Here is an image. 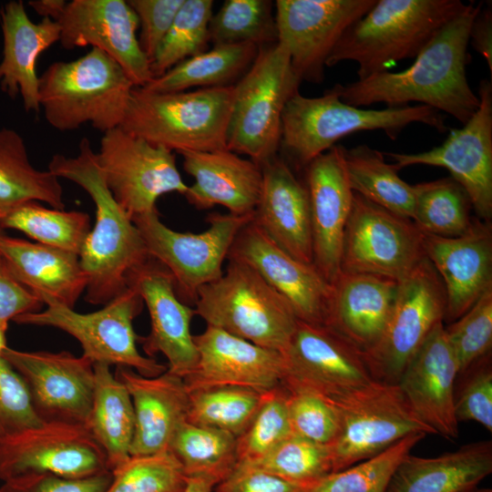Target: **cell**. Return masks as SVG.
Returning <instances> with one entry per match:
<instances>
[{
    "mask_svg": "<svg viewBox=\"0 0 492 492\" xmlns=\"http://www.w3.org/2000/svg\"><path fill=\"white\" fill-rule=\"evenodd\" d=\"M483 4H466L416 55L415 62L400 72L384 71L341 85V99L362 108L384 103L387 108L417 102L445 112L462 125L479 106L466 77L468 36Z\"/></svg>",
    "mask_w": 492,
    "mask_h": 492,
    "instance_id": "6da1fadb",
    "label": "cell"
},
{
    "mask_svg": "<svg viewBox=\"0 0 492 492\" xmlns=\"http://www.w3.org/2000/svg\"><path fill=\"white\" fill-rule=\"evenodd\" d=\"M47 169L77 184L95 204V224L79 260L87 277L86 301L105 305L128 287V274L149 259L144 241L109 190L88 138L80 140L76 156L55 154Z\"/></svg>",
    "mask_w": 492,
    "mask_h": 492,
    "instance_id": "7a4b0ae2",
    "label": "cell"
},
{
    "mask_svg": "<svg viewBox=\"0 0 492 492\" xmlns=\"http://www.w3.org/2000/svg\"><path fill=\"white\" fill-rule=\"evenodd\" d=\"M466 3L461 0H376L341 37L326 61L358 65V79L415 57Z\"/></svg>",
    "mask_w": 492,
    "mask_h": 492,
    "instance_id": "3957f363",
    "label": "cell"
},
{
    "mask_svg": "<svg viewBox=\"0 0 492 492\" xmlns=\"http://www.w3.org/2000/svg\"><path fill=\"white\" fill-rule=\"evenodd\" d=\"M341 84L315 97L299 91L286 103L282 116L280 147L306 166L340 138L363 130H383L395 139L408 125L421 123L439 132L447 128L443 115L424 105L365 109L341 99Z\"/></svg>",
    "mask_w": 492,
    "mask_h": 492,
    "instance_id": "277c9868",
    "label": "cell"
},
{
    "mask_svg": "<svg viewBox=\"0 0 492 492\" xmlns=\"http://www.w3.org/2000/svg\"><path fill=\"white\" fill-rule=\"evenodd\" d=\"M135 87L117 61L91 48L77 59L46 68L39 77V106L55 129L90 124L105 133L121 126Z\"/></svg>",
    "mask_w": 492,
    "mask_h": 492,
    "instance_id": "5b68a950",
    "label": "cell"
},
{
    "mask_svg": "<svg viewBox=\"0 0 492 492\" xmlns=\"http://www.w3.org/2000/svg\"><path fill=\"white\" fill-rule=\"evenodd\" d=\"M232 97L233 86L166 93L136 87L120 128L179 154L227 149Z\"/></svg>",
    "mask_w": 492,
    "mask_h": 492,
    "instance_id": "8992f818",
    "label": "cell"
},
{
    "mask_svg": "<svg viewBox=\"0 0 492 492\" xmlns=\"http://www.w3.org/2000/svg\"><path fill=\"white\" fill-rule=\"evenodd\" d=\"M195 314L207 326L282 353L298 318L284 297L248 265L229 260L223 275L198 292Z\"/></svg>",
    "mask_w": 492,
    "mask_h": 492,
    "instance_id": "52a82bcc",
    "label": "cell"
},
{
    "mask_svg": "<svg viewBox=\"0 0 492 492\" xmlns=\"http://www.w3.org/2000/svg\"><path fill=\"white\" fill-rule=\"evenodd\" d=\"M301 82L282 44L261 46L253 63L233 85L227 149L261 166L275 158L284 107L299 91Z\"/></svg>",
    "mask_w": 492,
    "mask_h": 492,
    "instance_id": "ba28073f",
    "label": "cell"
},
{
    "mask_svg": "<svg viewBox=\"0 0 492 492\" xmlns=\"http://www.w3.org/2000/svg\"><path fill=\"white\" fill-rule=\"evenodd\" d=\"M45 310L15 317L18 324L47 326L64 331L77 339L83 356L94 364L128 367L146 377L158 376L168 366L142 355L138 347L133 321L143 308L138 292L128 286L96 312L81 313L53 301Z\"/></svg>",
    "mask_w": 492,
    "mask_h": 492,
    "instance_id": "9c48e42d",
    "label": "cell"
},
{
    "mask_svg": "<svg viewBox=\"0 0 492 492\" xmlns=\"http://www.w3.org/2000/svg\"><path fill=\"white\" fill-rule=\"evenodd\" d=\"M331 401L340 420L329 446L332 472L373 457L408 436L433 435L395 384L372 380Z\"/></svg>",
    "mask_w": 492,
    "mask_h": 492,
    "instance_id": "30bf717a",
    "label": "cell"
},
{
    "mask_svg": "<svg viewBox=\"0 0 492 492\" xmlns=\"http://www.w3.org/2000/svg\"><path fill=\"white\" fill-rule=\"evenodd\" d=\"M253 213L236 215L213 212L207 230L180 232L166 226L158 210L133 219L150 258L171 274L176 292L182 301L194 302L203 286L223 275L222 265L241 230Z\"/></svg>",
    "mask_w": 492,
    "mask_h": 492,
    "instance_id": "8fae6325",
    "label": "cell"
},
{
    "mask_svg": "<svg viewBox=\"0 0 492 492\" xmlns=\"http://www.w3.org/2000/svg\"><path fill=\"white\" fill-rule=\"evenodd\" d=\"M446 305L442 281L425 258L399 282L396 298L381 336L363 354L374 380L397 384L430 333L444 322Z\"/></svg>",
    "mask_w": 492,
    "mask_h": 492,
    "instance_id": "7c38bea8",
    "label": "cell"
},
{
    "mask_svg": "<svg viewBox=\"0 0 492 492\" xmlns=\"http://www.w3.org/2000/svg\"><path fill=\"white\" fill-rule=\"evenodd\" d=\"M424 237L412 220L354 193L343 234L340 272L400 282L426 258Z\"/></svg>",
    "mask_w": 492,
    "mask_h": 492,
    "instance_id": "4fadbf2b",
    "label": "cell"
},
{
    "mask_svg": "<svg viewBox=\"0 0 492 492\" xmlns=\"http://www.w3.org/2000/svg\"><path fill=\"white\" fill-rule=\"evenodd\" d=\"M97 159L114 199L132 220L158 210L160 196H184L188 190L172 151L120 127L104 133Z\"/></svg>",
    "mask_w": 492,
    "mask_h": 492,
    "instance_id": "5bb4252c",
    "label": "cell"
},
{
    "mask_svg": "<svg viewBox=\"0 0 492 492\" xmlns=\"http://www.w3.org/2000/svg\"><path fill=\"white\" fill-rule=\"evenodd\" d=\"M479 106L460 128L449 130L437 147L418 153L385 152L398 170L413 165L447 169L468 195L478 219L492 218V85L483 79L478 88Z\"/></svg>",
    "mask_w": 492,
    "mask_h": 492,
    "instance_id": "9a60e30c",
    "label": "cell"
},
{
    "mask_svg": "<svg viewBox=\"0 0 492 492\" xmlns=\"http://www.w3.org/2000/svg\"><path fill=\"white\" fill-rule=\"evenodd\" d=\"M376 0H277V42L301 81L321 83L332 51Z\"/></svg>",
    "mask_w": 492,
    "mask_h": 492,
    "instance_id": "2e32d148",
    "label": "cell"
},
{
    "mask_svg": "<svg viewBox=\"0 0 492 492\" xmlns=\"http://www.w3.org/2000/svg\"><path fill=\"white\" fill-rule=\"evenodd\" d=\"M1 356L21 375L44 423L87 427L95 372L87 358L69 352H26L5 347Z\"/></svg>",
    "mask_w": 492,
    "mask_h": 492,
    "instance_id": "e0dca14e",
    "label": "cell"
},
{
    "mask_svg": "<svg viewBox=\"0 0 492 492\" xmlns=\"http://www.w3.org/2000/svg\"><path fill=\"white\" fill-rule=\"evenodd\" d=\"M282 354L287 389L332 400L374 380L362 353L324 324L298 320Z\"/></svg>",
    "mask_w": 492,
    "mask_h": 492,
    "instance_id": "ac0fdd59",
    "label": "cell"
},
{
    "mask_svg": "<svg viewBox=\"0 0 492 492\" xmlns=\"http://www.w3.org/2000/svg\"><path fill=\"white\" fill-rule=\"evenodd\" d=\"M109 471L106 455L84 425L43 423L0 442V480L28 473L82 478Z\"/></svg>",
    "mask_w": 492,
    "mask_h": 492,
    "instance_id": "d6986e66",
    "label": "cell"
},
{
    "mask_svg": "<svg viewBox=\"0 0 492 492\" xmlns=\"http://www.w3.org/2000/svg\"><path fill=\"white\" fill-rule=\"evenodd\" d=\"M57 23L63 48L91 46L117 61L135 87L152 80L150 62L137 37L138 19L128 1L72 0Z\"/></svg>",
    "mask_w": 492,
    "mask_h": 492,
    "instance_id": "ffe728a7",
    "label": "cell"
},
{
    "mask_svg": "<svg viewBox=\"0 0 492 492\" xmlns=\"http://www.w3.org/2000/svg\"><path fill=\"white\" fill-rule=\"evenodd\" d=\"M127 286L141 296L150 318V332L138 342L149 357L162 354L168 372L185 378L195 368L198 351L190 323L195 310L178 296L170 272L149 257L128 276Z\"/></svg>",
    "mask_w": 492,
    "mask_h": 492,
    "instance_id": "44dd1931",
    "label": "cell"
},
{
    "mask_svg": "<svg viewBox=\"0 0 492 492\" xmlns=\"http://www.w3.org/2000/svg\"><path fill=\"white\" fill-rule=\"evenodd\" d=\"M228 260L241 261L253 269L286 299L299 320L323 324L331 284L313 264L291 256L253 220L237 235Z\"/></svg>",
    "mask_w": 492,
    "mask_h": 492,
    "instance_id": "7402d4cb",
    "label": "cell"
},
{
    "mask_svg": "<svg viewBox=\"0 0 492 492\" xmlns=\"http://www.w3.org/2000/svg\"><path fill=\"white\" fill-rule=\"evenodd\" d=\"M198 361L183 378L189 392L217 386H241L261 393L282 384V353L256 345L220 329L207 326L194 335Z\"/></svg>",
    "mask_w": 492,
    "mask_h": 492,
    "instance_id": "603a6c76",
    "label": "cell"
},
{
    "mask_svg": "<svg viewBox=\"0 0 492 492\" xmlns=\"http://www.w3.org/2000/svg\"><path fill=\"white\" fill-rule=\"evenodd\" d=\"M305 169L313 263L331 284L340 272L343 234L354 196L345 171L343 146H333Z\"/></svg>",
    "mask_w": 492,
    "mask_h": 492,
    "instance_id": "cb8c5ba5",
    "label": "cell"
},
{
    "mask_svg": "<svg viewBox=\"0 0 492 492\" xmlns=\"http://www.w3.org/2000/svg\"><path fill=\"white\" fill-rule=\"evenodd\" d=\"M424 246L445 289L444 321L452 323L492 289L491 224L475 219L468 231L457 237L425 234Z\"/></svg>",
    "mask_w": 492,
    "mask_h": 492,
    "instance_id": "d4e9b609",
    "label": "cell"
},
{
    "mask_svg": "<svg viewBox=\"0 0 492 492\" xmlns=\"http://www.w3.org/2000/svg\"><path fill=\"white\" fill-rule=\"evenodd\" d=\"M458 374V364L441 322L397 383L415 415L433 435L448 440H455L459 435V423L455 415V381Z\"/></svg>",
    "mask_w": 492,
    "mask_h": 492,
    "instance_id": "484cf974",
    "label": "cell"
},
{
    "mask_svg": "<svg viewBox=\"0 0 492 492\" xmlns=\"http://www.w3.org/2000/svg\"><path fill=\"white\" fill-rule=\"evenodd\" d=\"M115 376L128 389L134 408L130 456L168 451L175 433L188 417L190 393L183 378L168 370L146 377L128 367H117Z\"/></svg>",
    "mask_w": 492,
    "mask_h": 492,
    "instance_id": "4316f807",
    "label": "cell"
},
{
    "mask_svg": "<svg viewBox=\"0 0 492 492\" xmlns=\"http://www.w3.org/2000/svg\"><path fill=\"white\" fill-rule=\"evenodd\" d=\"M398 286L387 277L340 272L331 283L323 324L363 354L381 336Z\"/></svg>",
    "mask_w": 492,
    "mask_h": 492,
    "instance_id": "83f0119b",
    "label": "cell"
},
{
    "mask_svg": "<svg viewBox=\"0 0 492 492\" xmlns=\"http://www.w3.org/2000/svg\"><path fill=\"white\" fill-rule=\"evenodd\" d=\"M261 167L262 183L253 222L291 256L313 264L310 204L305 185L277 156Z\"/></svg>",
    "mask_w": 492,
    "mask_h": 492,
    "instance_id": "f1b7e54d",
    "label": "cell"
},
{
    "mask_svg": "<svg viewBox=\"0 0 492 492\" xmlns=\"http://www.w3.org/2000/svg\"><path fill=\"white\" fill-rule=\"evenodd\" d=\"M179 155L193 178L184 194L189 203L199 210L220 205L236 215L254 212L262 183L261 165L228 149Z\"/></svg>",
    "mask_w": 492,
    "mask_h": 492,
    "instance_id": "f546056e",
    "label": "cell"
},
{
    "mask_svg": "<svg viewBox=\"0 0 492 492\" xmlns=\"http://www.w3.org/2000/svg\"><path fill=\"white\" fill-rule=\"evenodd\" d=\"M3 51L0 61V89L12 99L21 97L26 112L37 114L39 56L59 42V24L50 18L34 23L21 0L6 3L0 13Z\"/></svg>",
    "mask_w": 492,
    "mask_h": 492,
    "instance_id": "4dcf8cb0",
    "label": "cell"
},
{
    "mask_svg": "<svg viewBox=\"0 0 492 492\" xmlns=\"http://www.w3.org/2000/svg\"><path fill=\"white\" fill-rule=\"evenodd\" d=\"M0 253L17 280L43 302L74 309L87 289V277L77 254L6 234L0 237Z\"/></svg>",
    "mask_w": 492,
    "mask_h": 492,
    "instance_id": "1f68e13d",
    "label": "cell"
},
{
    "mask_svg": "<svg viewBox=\"0 0 492 492\" xmlns=\"http://www.w3.org/2000/svg\"><path fill=\"white\" fill-rule=\"evenodd\" d=\"M492 473V442L478 441L435 457L406 455L386 492H477Z\"/></svg>",
    "mask_w": 492,
    "mask_h": 492,
    "instance_id": "d6a6232c",
    "label": "cell"
},
{
    "mask_svg": "<svg viewBox=\"0 0 492 492\" xmlns=\"http://www.w3.org/2000/svg\"><path fill=\"white\" fill-rule=\"evenodd\" d=\"M94 395L87 428L103 449L110 472L130 457L135 414L126 386L110 366L94 364Z\"/></svg>",
    "mask_w": 492,
    "mask_h": 492,
    "instance_id": "836d02e7",
    "label": "cell"
},
{
    "mask_svg": "<svg viewBox=\"0 0 492 492\" xmlns=\"http://www.w3.org/2000/svg\"><path fill=\"white\" fill-rule=\"evenodd\" d=\"M29 201L64 210L62 185L48 169H36L23 137L4 127L0 128V220Z\"/></svg>",
    "mask_w": 492,
    "mask_h": 492,
    "instance_id": "e575fe53",
    "label": "cell"
},
{
    "mask_svg": "<svg viewBox=\"0 0 492 492\" xmlns=\"http://www.w3.org/2000/svg\"><path fill=\"white\" fill-rule=\"evenodd\" d=\"M259 48L252 44L213 46L152 78L142 88L166 93L233 86L253 63Z\"/></svg>",
    "mask_w": 492,
    "mask_h": 492,
    "instance_id": "d590c367",
    "label": "cell"
},
{
    "mask_svg": "<svg viewBox=\"0 0 492 492\" xmlns=\"http://www.w3.org/2000/svg\"><path fill=\"white\" fill-rule=\"evenodd\" d=\"M344 167L354 193L399 216L413 220L415 186L398 176L384 153L367 145L343 147Z\"/></svg>",
    "mask_w": 492,
    "mask_h": 492,
    "instance_id": "8d00e7d4",
    "label": "cell"
},
{
    "mask_svg": "<svg viewBox=\"0 0 492 492\" xmlns=\"http://www.w3.org/2000/svg\"><path fill=\"white\" fill-rule=\"evenodd\" d=\"M169 450L176 456L189 478L222 481L238 462L237 437L215 429L183 423L175 433Z\"/></svg>",
    "mask_w": 492,
    "mask_h": 492,
    "instance_id": "74e56055",
    "label": "cell"
},
{
    "mask_svg": "<svg viewBox=\"0 0 492 492\" xmlns=\"http://www.w3.org/2000/svg\"><path fill=\"white\" fill-rule=\"evenodd\" d=\"M0 226L4 230L19 231L38 243L78 256L91 231L87 213L49 209L38 201L21 205L3 218Z\"/></svg>",
    "mask_w": 492,
    "mask_h": 492,
    "instance_id": "f35d334b",
    "label": "cell"
},
{
    "mask_svg": "<svg viewBox=\"0 0 492 492\" xmlns=\"http://www.w3.org/2000/svg\"><path fill=\"white\" fill-rule=\"evenodd\" d=\"M413 221L425 234L457 237L466 233L474 219L465 190L451 177L415 184Z\"/></svg>",
    "mask_w": 492,
    "mask_h": 492,
    "instance_id": "ab89813d",
    "label": "cell"
},
{
    "mask_svg": "<svg viewBox=\"0 0 492 492\" xmlns=\"http://www.w3.org/2000/svg\"><path fill=\"white\" fill-rule=\"evenodd\" d=\"M187 421L239 437L258 411L264 393L241 386L190 391Z\"/></svg>",
    "mask_w": 492,
    "mask_h": 492,
    "instance_id": "60d3db41",
    "label": "cell"
},
{
    "mask_svg": "<svg viewBox=\"0 0 492 492\" xmlns=\"http://www.w3.org/2000/svg\"><path fill=\"white\" fill-rule=\"evenodd\" d=\"M425 436H408L373 457L323 476L300 492H386L399 463Z\"/></svg>",
    "mask_w": 492,
    "mask_h": 492,
    "instance_id": "b9f144b4",
    "label": "cell"
},
{
    "mask_svg": "<svg viewBox=\"0 0 492 492\" xmlns=\"http://www.w3.org/2000/svg\"><path fill=\"white\" fill-rule=\"evenodd\" d=\"M274 4L270 0H227L213 15L210 41L213 46L252 44L259 47L277 42Z\"/></svg>",
    "mask_w": 492,
    "mask_h": 492,
    "instance_id": "7bdbcfd3",
    "label": "cell"
},
{
    "mask_svg": "<svg viewBox=\"0 0 492 492\" xmlns=\"http://www.w3.org/2000/svg\"><path fill=\"white\" fill-rule=\"evenodd\" d=\"M212 7V0H184L150 62L153 78L207 50Z\"/></svg>",
    "mask_w": 492,
    "mask_h": 492,
    "instance_id": "ee69618b",
    "label": "cell"
},
{
    "mask_svg": "<svg viewBox=\"0 0 492 492\" xmlns=\"http://www.w3.org/2000/svg\"><path fill=\"white\" fill-rule=\"evenodd\" d=\"M251 463L301 488L332 472L328 446L292 434Z\"/></svg>",
    "mask_w": 492,
    "mask_h": 492,
    "instance_id": "f6af8a7d",
    "label": "cell"
},
{
    "mask_svg": "<svg viewBox=\"0 0 492 492\" xmlns=\"http://www.w3.org/2000/svg\"><path fill=\"white\" fill-rule=\"evenodd\" d=\"M105 492H183L189 477L169 451L130 456L113 470Z\"/></svg>",
    "mask_w": 492,
    "mask_h": 492,
    "instance_id": "bcb514c9",
    "label": "cell"
},
{
    "mask_svg": "<svg viewBox=\"0 0 492 492\" xmlns=\"http://www.w3.org/2000/svg\"><path fill=\"white\" fill-rule=\"evenodd\" d=\"M291 435L287 392L281 384L264 393L251 422L237 437L238 461H256Z\"/></svg>",
    "mask_w": 492,
    "mask_h": 492,
    "instance_id": "7dc6e473",
    "label": "cell"
},
{
    "mask_svg": "<svg viewBox=\"0 0 492 492\" xmlns=\"http://www.w3.org/2000/svg\"><path fill=\"white\" fill-rule=\"evenodd\" d=\"M445 330L459 374L487 356L492 346V289Z\"/></svg>",
    "mask_w": 492,
    "mask_h": 492,
    "instance_id": "c3c4849f",
    "label": "cell"
},
{
    "mask_svg": "<svg viewBox=\"0 0 492 492\" xmlns=\"http://www.w3.org/2000/svg\"><path fill=\"white\" fill-rule=\"evenodd\" d=\"M285 390L292 434L329 446L335 440L340 427L334 404L307 390Z\"/></svg>",
    "mask_w": 492,
    "mask_h": 492,
    "instance_id": "681fc988",
    "label": "cell"
},
{
    "mask_svg": "<svg viewBox=\"0 0 492 492\" xmlns=\"http://www.w3.org/2000/svg\"><path fill=\"white\" fill-rule=\"evenodd\" d=\"M43 423L25 381L0 355V442Z\"/></svg>",
    "mask_w": 492,
    "mask_h": 492,
    "instance_id": "f907efd6",
    "label": "cell"
},
{
    "mask_svg": "<svg viewBox=\"0 0 492 492\" xmlns=\"http://www.w3.org/2000/svg\"><path fill=\"white\" fill-rule=\"evenodd\" d=\"M461 390L455 396V415L458 423L477 422L492 431V369L488 355L475 364ZM465 372V373H466Z\"/></svg>",
    "mask_w": 492,
    "mask_h": 492,
    "instance_id": "816d5d0a",
    "label": "cell"
},
{
    "mask_svg": "<svg viewBox=\"0 0 492 492\" xmlns=\"http://www.w3.org/2000/svg\"><path fill=\"white\" fill-rule=\"evenodd\" d=\"M184 0H128L138 19V42L151 62Z\"/></svg>",
    "mask_w": 492,
    "mask_h": 492,
    "instance_id": "f5cc1de1",
    "label": "cell"
},
{
    "mask_svg": "<svg viewBox=\"0 0 492 492\" xmlns=\"http://www.w3.org/2000/svg\"><path fill=\"white\" fill-rule=\"evenodd\" d=\"M111 480L110 471L82 478L28 473L3 481L0 492H105Z\"/></svg>",
    "mask_w": 492,
    "mask_h": 492,
    "instance_id": "db71d44e",
    "label": "cell"
},
{
    "mask_svg": "<svg viewBox=\"0 0 492 492\" xmlns=\"http://www.w3.org/2000/svg\"><path fill=\"white\" fill-rule=\"evenodd\" d=\"M285 481L247 461H238L231 472L214 487V492H300Z\"/></svg>",
    "mask_w": 492,
    "mask_h": 492,
    "instance_id": "11a10c76",
    "label": "cell"
},
{
    "mask_svg": "<svg viewBox=\"0 0 492 492\" xmlns=\"http://www.w3.org/2000/svg\"><path fill=\"white\" fill-rule=\"evenodd\" d=\"M44 305L39 297L17 280L0 253V330H6L8 322L15 317L38 312Z\"/></svg>",
    "mask_w": 492,
    "mask_h": 492,
    "instance_id": "9f6ffc18",
    "label": "cell"
},
{
    "mask_svg": "<svg viewBox=\"0 0 492 492\" xmlns=\"http://www.w3.org/2000/svg\"><path fill=\"white\" fill-rule=\"evenodd\" d=\"M468 41L486 59L490 74L492 73V10L481 8L475 16L469 29Z\"/></svg>",
    "mask_w": 492,
    "mask_h": 492,
    "instance_id": "6f0895ef",
    "label": "cell"
},
{
    "mask_svg": "<svg viewBox=\"0 0 492 492\" xmlns=\"http://www.w3.org/2000/svg\"><path fill=\"white\" fill-rule=\"evenodd\" d=\"M67 2L65 0H31L28 5L42 18H50L57 22L65 11Z\"/></svg>",
    "mask_w": 492,
    "mask_h": 492,
    "instance_id": "680465c9",
    "label": "cell"
},
{
    "mask_svg": "<svg viewBox=\"0 0 492 492\" xmlns=\"http://www.w3.org/2000/svg\"><path fill=\"white\" fill-rule=\"evenodd\" d=\"M215 485L203 478L190 477L183 492H214Z\"/></svg>",
    "mask_w": 492,
    "mask_h": 492,
    "instance_id": "91938a15",
    "label": "cell"
},
{
    "mask_svg": "<svg viewBox=\"0 0 492 492\" xmlns=\"http://www.w3.org/2000/svg\"><path fill=\"white\" fill-rule=\"evenodd\" d=\"M5 331L6 330H0V355L6 347Z\"/></svg>",
    "mask_w": 492,
    "mask_h": 492,
    "instance_id": "94428289",
    "label": "cell"
},
{
    "mask_svg": "<svg viewBox=\"0 0 492 492\" xmlns=\"http://www.w3.org/2000/svg\"><path fill=\"white\" fill-rule=\"evenodd\" d=\"M477 492H492V490L490 488H482L478 489Z\"/></svg>",
    "mask_w": 492,
    "mask_h": 492,
    "instance_id": "6125c7cd",
    "label": "cell"
},
{
    "mask_svg": "<svg viewBox=\"0 0 492 492\" xmlns=\"http://www.w3.org/2000/svg\"><path fill=\"white\" fill-rule=\"evenodd\" d=\"M5 234V230L0 226V237Z\"/></svg>",
    "mask_w": 492,
    "mask_h": 492,
    "instance_id": "be15d7a7",
    "label": "cell"
},
{
    "mask_svg": "<svg viewBox=\"0 0 492 492\" xmlns=\"http://www.w3.org/2000/svg\"><path fill=\"white\" fill-rule=\"evenodd\" d=\"M0 13H1V10H0Z\"/></svg>",
    "mask_w": 492,
    "mask_h": 492,
    "instance_id": "e7e4bbea",
    "label": "cell"
}]
</instances>
